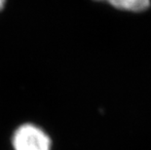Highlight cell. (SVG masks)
Segmentation results:
<instances>
[{
  "instance_id": "obj_3",
  "label": "cell",
  "mask_w": 151,
  "mask_h": 150,
  "mask_svg": "<svg viewBox=\"0 0 151 150\" xmlns=\"http://www.w3.org/2000/svg\"><path fill=\"white\" fill-rule=\"evenodd\" d=\"M5 2H6V0H0V10H1V9L4 7Z\"/></svg>"
},
{
  "instance_id": "obj_2",
  "label": "cell",
  "mask_w": 151,
  "mask_h": 150,
  "mask_svg": "<svg viewBox=\"0 0 151 150\" xmlns=\"http://www.w3.org/2000/svg\"><path fill=\"white\" fill-rule=\"evenodd\" d=\"M107 2L112 7L122 11L132 13H141L150 7V0H97Z\"/></svg>"
},
{
  "instance_id": "obj_1",
  "label": "cell",
  "mask_w": 151,
  "mask_h": 150,
  "mask_svg": "<svg viewBox=\"0 0 151 150\" xmlns=\"http://www.w3.org/2000/svg\"><path fill=\"white\" fill-rule=\"evenodd\" d=\"M15 150H51L52 142L44 131L33 124H24L15 131L13 136Z\"/></svg>"
}]
</instances>
